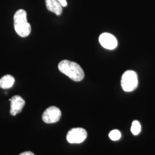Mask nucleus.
I'll return each mask as SVG.
<instances>
[{"label":"nucleus","instance_id":"nucleus-1","mask_svg":"<svg viewBox=\"0 0 155 155\" xmlns=\"http://www.w3.org/2000/svg\"><path fill=\"white\" fill-rule=\"evenodd\" d=\"M58 69L61 73L75 82L81 81L84 77L83 69L74 61L68 60L61 61L58 64Z\"/></svg>","mask_w":155,"mask_h":155},{"label":"nucleus","instance_id":"nucleus-2","mask_svg":"<svg viewBox=\"0 0 155 155\" xmlns=\"http://www.w3.org/2000/svg\"><path fill=\"white\" fill-rule=\"evenodd\" d=\"M27 14L24 9H19L15 13L14 28L17 34L22 38L27 37L31 32V26L27 21Z\"/></svg>","mask_w":155,"mask_h":155},{"label":"nucleus","instance_id":"nucleus-3","mask_svg":"<svg viewBox=\"0 0 155 155\" xmlns=\"http://www.w3.org/2000/svg\"><path fill=\"white\" fill-rule=\"evenodd\" d=\"M121 87L126 92L133 91L138 86V77L137 73L132 70H127L124 72L121 78Z\"/></svg>","mask_w":155,"mask_h":155},{"label":"nucleus","instance_id":"nucleus-4","mask_svg":"<svg viewBox=\"0 0 155 155\" xmlns=\"http://www.w3.org/2000/svg\"><path fill=\"white\" fill-rule=\"evenodd\" d=\"M87 136V133L85 129L82 127H75L68 132L66 139L69 143L79 144L85 140Z\"/></svg>","mask_w":155,"mask_h":155},{"label":"nucleus","instance_id":"nucleus-5","mask_svg":"<svg viewBox=\"0 0 155 155\" xmlns=\"http://www.w3.org/2000/svg\"><path fill=\"white\" fill-rule=\"evenodd\" d=\"M61 110L56 106H50L42 115L43 121L47 124H53L59 121L61 117Z\"/></svg>","mask_w":155,"mask_h":155},{"label":"nucleus","instance_id":"nucleus-6","mask_svg":"<svg viewBox=\"0 0 155 155\" xmlns=\"http://www.w3.org/2000/svg\"><path fill=\"white\" fill-rule=\"evenodd\" d=\"M101 45L106 49L114 50L117 46L116 38L110 33H102L99 37Z\"/></svg>","mask_w":155,"mask_h":155},{"label":"nucleus","instance_id":"nucleus-7","mask_svg":"<svg viewBox=\"0 0 155 155\" xmlns=\"http://www.w3.org/2000/svg\"><path fill=\"white\" fill-rule=\"evenodd\" d=\"M11 102L10 114L12 116H16L22 110L25 104V100L20 95H15L9 100Z\"/></svg>","mask_w":155,"mask_h":155},{"label":"nucleus","instance_id":"nucleus-8","mask_svg":"<svg viewBox=\"0 0 155 155\" xmlns=\"http://www.w3.org/2000/svg\"><path fill=\"white\" fill-rule=\"evenodd\" d=\"M45 5L49 11L54 13L58 16L61 15L63 6L58 0H45Z\"/></svg>","mask_w":155,"mask_h":155},{"label":"nucleus","instance_id":"nucleus-9","mask_svg":"<svg viewBox=\"0 0 155 155\" xmlns=\"http://www.w3.org/2000/svg\"><path fill=\"white\" fill-rule=\"evenodd\" d=\"M15 78L11 75H6L0 79V88L8 89L11 88L15 83Z\"/></svg>","mask_w":155,"mask_h":155},{"label":"nucleus","instance_id":"nucleus-10","mask_svg":"<svg viewBox=\"0 0 155 155\" xmlns=\"http://www.w3.org/2000/svg\"><path fill=\"white\" fill-rule=\"evenodd\" d=\"M130 130H131V132L132 133L133 135H135V136L138 135L139 133H140L141 130V127L140 122L138 121H133Z\"/></svg>","mask_w":155,"mask_h":155},{"label":"nucleus","instance_id":"nucleus-11","mask_svg":"<svg viewBox=\"0 0 155 155\" xmlns=\"http://www.w3.org/2000/svg\"><path fill=\"white\" fill-rule=\"evenodd\" d=\"M121 132L118 130H113L109 134V138L113 141H117L121 138Z\"/></svg>","mask_w":155,"mask_h":155},{"label":"nucleus","instance_id":"nucleus-12","mask_svg":"<svg viewBox=\"0 0 155 155\" xmlns=\"http://www.w3.org/2000/svg\"><path fill=\"white\" fill-rule=\"evenodd\" d=\"M58 1L60 2L63 7H66L67 5L66 0H58Z\"/></svg>","mask_w":155,"mask_h":155},{"label":"nucleus","instance_id":"nucleus-13","mask_svg":"<svg viewBox=\"0 0 155 155\" xmlns=\"http://www.w3.org/2000/svg\"><path fill=\"white\" fill-rule=\"evenodd\" d=\"M19 155H35L33 152H30V151H27V152H22L21 153H20Z\"/></svg>","mask_w":155,"mask_h":155}]
</instances>
